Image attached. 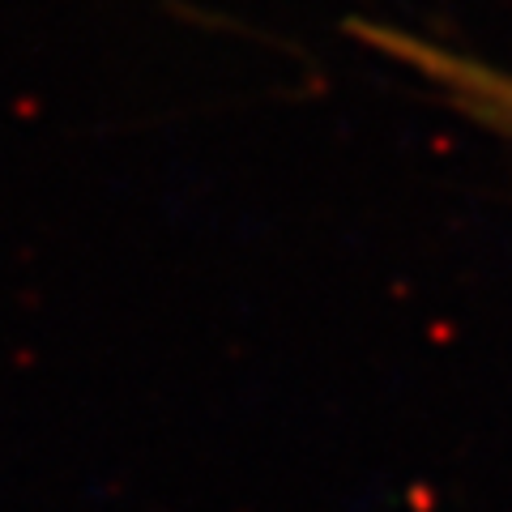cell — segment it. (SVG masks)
Wrapping results in <instances>:
<instances>
[{"instance_id":"obj_1","label":"cell","mask_w":512,"mask_h":512,"mask_svg":"<svg viewBox=\"0 0 512 512\" xmlns=\"http://www.w3.org/2000/svg\"><path fill=\"white\" fill-rule=\"evenodd\" d=\"M346 30L359 43L376 47V52H384L397 64H406L440 99H448V107L466 111L470 120L512 137V73L474 60V56H461L453 47H440L423 35H406V30H389L376 22H346Z\"/></svg>"}]
</instances>
